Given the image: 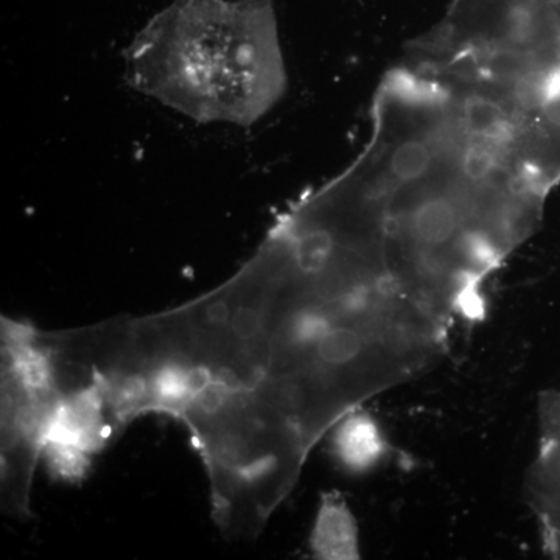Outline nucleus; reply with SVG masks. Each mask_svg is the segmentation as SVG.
I'll list each match as a JSON object with an SVG mask.
<instances>
[{"label": "nucleus", "mask_w": 560, "mask_h": 560, "mask_svg": "<svg viewBox=\"0 0 560 560\" xmlns=\"http://www.w3.org/2000/svg\"><path fill=\"white\" fill-rule=\"evenodd\" d=\"M202 366L243 433L298 460L364 400L425 371L393 316L268 238L195 304Z\"/></svg>", "instance_id": "obj_1"}, {"label": "nucleus", "mask_w": 560, "mask_h": 560, "mask_svg": "<svg viewBox=\"0 0 560 560\" xmlns=\"http://www.w3.org/2000/svg\"><path fill=\"white\" fill-rule=\"evenodd\" d=\"M125 62L136 91L200 124L250 127L287 90L271 0H175Z\"/></svg>", "instance_id": "obj_2"}, {"label": "nucleus", "mask_w": 560, "mask_h": 560, "mask_svg": "<svg viewBox=\"0 0 560 560\" xmlns=\"http://www.w3.org/2000/svg\"><path fill=\"white\" fill-rule=\"evenodd\" d=\"M57 399L28 324L2 318V504L31 515V488Z\"/></svg>", "instance_id": "obj_3"}, {"label": "nucleus", "mask_w": 560, "mask_h": 560, "mask_svg": "<svg viewBox=\"0 0 560 560\" xmlns=\"http://www.w3.org/2000/svg\"><path fill=\"white\" fill-rule=\"evenodd\" d=\"M312 550L319 559L359 558L357 523L340 493H326L320 500L313 526Z\"/></svg>", "instance_id": "obj_4"}, {"label": "nucleus", "mask_w": 560, "mask_h": 560, "mask_svg": "<svg viewBox=\"0 0 560 560\" xmlns=\"http://www.w3.org/2000/svg\"><path fill=\"white\" fill-rule=\"evenodd\" d=\"M337 427L334 438L335 453L346 469H371L385 455V438L371 416L357 410L340 420Z\"/></svg>", "instance_id": "obj_5"}]
</instances>
